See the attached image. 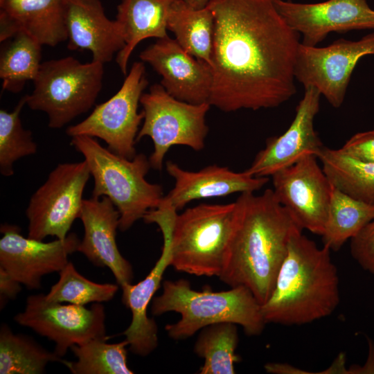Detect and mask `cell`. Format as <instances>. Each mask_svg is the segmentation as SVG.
Here are the masks:
<instances>
[{
  "instance_id": "12",
  "label": "cell",
  "mask_w": 374,
  "mask_h": 374,
  "mask_svg": "<svg viewBox=\"0 0 374 374\" xmlns=\"http://www.w3.org/2000/svg\"><path fill=\"white\" fill-rule=\"evenodd\" d=\"M19 325L29 328L55 344L54 352L62 357L73 345L105 337V312L100 303L90 308L48 301L45 294L29 296L23 312L14 317Z\"/></svg>"
},
{
  "instance_id": "32",
  "label": "cell",
  "mask_w": 374,
  "mask_h": 374,
  "mask_svg": "<svg viewBox=\"0 0 374 374\" xmlns=\"http://www.w3.org/2000/svg\"><path fill=\"white\" fill-rule=\"evenodd\" d=\"M59 275L58 281L45 294L49 301L79 305L107 302L118 290V284L98 283L87 279L77 271L71 262L66 264Z\"/></svg>"
},
{
  "instance_id": "2",
  "label": "cell",
  "mask_w": 374,
  "mask_h": 374,
  "mask_svg": "<svg viewBox=\"0 0 374 374\" xmlns=\"http://www.w3.org/2000/svg\"><path fill=\"white\" fill-rule=\"evenodd\" d=\"M244 192L225 264L219 278L231 287L248 288L262 305L274 289L292 237L303 229L273 189L260 195Z\"/></svg>"
},
{
  "instance_id": "26",
  "label": "cell",
  "mask_w": 374,
  "mask_h": 374,
  "mask_svg": "<svg viewBox=\"0 0 374 374\" xmlns=\"http://www.w3.org/2000/svg\"><path fill=\"white\" fill-rule=\"evenodd\" d=\"M374 218V204L357 200L334 188L323 233V245L339 250Z\"/></svg>"
},
{
  "instance_id": "30",
  "label": "cell",
  "mask_w": 374,
  "mask_h": 374,
  "mask_svg": "<svg viewBox=\"0 0 374 374\" xmlns=\"http://www.w3.org/2000/svg\"><path fill=\"white\" fill-rule=\"evenodd\" d=\"M203 329L194 348L195 353L204 359L199 373H235L234 364L240 360L235 353L238 344L237 325L225 322Z\"/></svg>"
},
{
  "instance_id": "5",
  "label": "cell",
  "mask_w": 374,
  "mask_h": 374,
  "mask_svg": "<svg viewBox=\"0 0 374 374\" xmlns=\"http://www.w3.org/2000/svg\"><path fill=\"white\" fill-rule=\"evenodd\" d=\"M71 145L82 154L89 168L94 181L91 197H107L118 211L121 231L128 230L158 206L163 189L145 179L151 166L144 154L127 159L84 135L71 137Z\"/></svg>"
},
{
  "instance_id": "9",
  "label": "cell",
  "mask_w": 374,
  "mask_h": 374,
  "mask_svg": "<svg viewBox=\"0 0 374 374\" xmlns=\"http://www.w3.org/2000/svg\"><path fill=\"white\" fill-rule=\"evenodd\" d=\"M148 84L143 62L132 65L120 89L107 101L97 105L81 122L67 127L68 136L84 135L103 140L113 152L132 159L144 113L138 106Z\"/></svg>"
},
{
  "instance_id": "24",
  "label": "cell",
  "mask_w": 374,
  "mask_h": 374,
  "mask_svg": "<svg viewBox=\"0 0 374 374\" xmlns=\"http://www.w3.org/2000/svg\"><path fill=\"white\" fill-rule=\"evenodd\" d=\"M167 28L187 53L212 66L215 19L208 6L197 9L184 0H174Z\"/></svg>"
},
{
  "instance_id": "1",
  "label": "cell",
  "mask_w": 374,
  "mask_h": 374,
  "mask_svg": "<svg viewBox=\"0 0 374 374\" xmlns=\"http://www.w3.org/2000/svg\"><path fill=\"white\" fill-rule=\"evenodd\" d=\"M208 7L215 19L210 105L258 110L293 97L301 35L274 0H212Z\"/></svg>"
},
{
  "instance_id": "19",
  "label": "cell",
  "mask_w": 374,
  "mask_h": 374,
  "mask_svg": "<svg viewBox=\"0 0 374 374\" xmlns=\"http://www.w3.org/2000/svg\"><path fill=\"white\" fill-rule=\"evenodd\" d=\"M166 170L175 179V186L163 197L157 207L176 212L193 200L220 197L235 193L254 192L269 181L268 177H253L244 170L236 172L215 164L198 171H189L168 161Z\"/></svg>"
},
{
  "instance_id": "35",
  "label": "cell",
  "mask_w": 374,
  "mask_h": 374,
  "mask_svg": "<svg viewBox=\"0 0 374 374\" xmlns=\"http://www.w3.org/2000/svg\"><path fill=\"white\" fill-rule=\"evenodd\" d=\"M21 290V283L0 267V293L3 298L15 299Z\"/></svg>"
},
{
  "instance_id": "25",
  "label": "cell",
  "mask_w": 374,
  "mask_h": 374,
  "mask_svg": "<svg viewBox=\"0 0 374 374\" xmlns=\"http://www.w3.org/2000/svg\"><path fill=\"white\" fill-rule=\"evenodd\" d=\"M317 157L334 188L357 200L374 204V163L358 160L340 148L325 146Z\"/></svg>"
},
{
  "instance_id": "37",
  "label": "cell",
  "mask_w": 374,
  "mask_h": 374,
  "mask_svg": "<svg viewBox=\"0 0 374 374\" xmlns=\"http://www.w3.org/2000/svg\"><path fill=\"white\" fill-rule=\"evenodd\" d=\"M193 8L200 9L208 6L212 0H184Z\"/></svg>"
},
{
  "instance_id": "6",
  "label": "cell",
  "mask_w": 374,
  "mask_h": 374,
  "mask_svg": "<svg viewBox=\"0 0 374 374\" xmlns=\"http://www.w3.org/2000/svg\"><path fill=\"white\" fill-rule=\"evenodd\" d=\"M236 217V202L201 204L177 214L171 233L170 266L197 276L220 277Z\"/></svg>"
},
{
  "instance_id": "36",
  "label": "cell",
  "mask_w": 374,
  "mask_h": 374,
  "mask_svg": "<svg viewBox=\"0 0 374 374\" xmlns=\"http://www.w3.org/2000/svg\"><path fill=\"white\" fill-rule=\"evenodd\" d=\"M369 357L366 363L360 367L355 366L353 373H374V343L369 339Z\"/></svg>"
},
{
  "instance_id": "15",
  "label": "cell",
  "mask_w": 374,
  "mask_h": 374,
  "mask_svg": "<svg viewBox=\"0 0 374 374\" xmlns=\"http://www.w3.org/2000/svg\"><path fill=\"white\" fill-rule=\"evenodd\" d=\"M278 12L301 36V44L315 46L332 32L374 30V10L366 0H327L298 3L274 0Z\"/></svg>"
},
{
  "instance_id": "14",
  "label": "cell",
  "mask_w": 374,
  "mask_h": 374,
  "mask_svg": "<svg viewBox=\"0 0 374 374\" xmlns=\"http://www.w3.org/2000/svg\"><path fill=\"white\" fill-rule=\"evenodd\" d=\"M1 233L0 267L29 290L39 289L44 276L59 273L80 241L71 233L63 240L44 242L24 237L19 226L8 224L1 225Z\"/></svg>"
},
{
  "instance_id": "27",
  "label": "cell",
  "mask_w": 374,
  "mask_h": 374,
  "mask_svg": "<svg viewBox=\"0 0 374 374\" xmlns=\"http://www.w3.org/2000/svg\"><path fill=\"white\" fill-rule=\"evenodd\" d=\"M0 55V78L3 90L19 93L37 77L42 62V45L26 33L8 39Z\"/></svg>"
},
{
  "instance_id": "22",
  "label": "cell",
  "mask_w": 374,
  "mask_h": 374,
  "mask_svg": "<svg viewBox=\"0 0 374 374\" xmlns=\"http://www.w3.org/2000/svg\"><path fill=\"white\" fill-rule=\"evenodd\" d=\"M26 33L42 46L67 40L64 0H4L0 3V42Z\"/></svg>"
},
{
  "instance_id": "21",
  "label": "cell",
  "mask_w": 374,
  "mask_h": 374,
  "mask_svg": "<svg viewBox=\"0 0 374 374\" xmlns=\"http://www.w3.org/2000/svg\"><path fill=\"white\" fill-rule=\"evenodd\" d=\"M64 14L69 49L87 50L92 61L105 64L124 48L121 29L100 0H64Z\"/></svg>"
},
{
  "instance_id": "3",
  "label": "cell",
  "mask_w": 374,
  "mask_h": 374,
  "mask_svg": "<svg viewBox=\"0 0 374 374\" xmlns=\"http://www.w3.org/2000/svg\"><path fill=\"white\" fill-rule=\"evenodd\" d=\"M330 249L297 232L291 238L269 299L266 323L303 325L330 316L340 301L339 278Z\"/></svg>"
},
{
  "instance_id": "23",
  "label": "cell",
  "mask_w": 374,
  "mask_h": 374,
  "mask_svg": "<svg viewBox=\"0 0 374 374\" xmlns=\"http://www.w3.org/2000/svg\"><path fill=\"white\" fill-rule=\"evenodd\" d=\"M174 0H121L116 21L125 40L124 48L116 55L121 72L127 74L130 57L143 40L168 36L169 10Z\"/></svg>"
},
{
  "instance_id": "4",
  "label": "cell",
  "mask_w": 374,
  "mask_h": 374,
  "mask_svg": "<svg viewBox=\"0 0 374 374\" xmlns=\"http://www.w3.org/2000/svg\"><path fill=\"white\" fill-rule=\"evenodd\" d=\"M168 312L181 314L175 323L166 326L168 336L175 340L187 339L198 330L220 323L242 326L247 335H260L267 323L262 305L244 286L213 292L209 286L195 291L184 279L165 280L161 295L151 302V313L159 316Z\"/></svg>"
},
{
  "instance_id": "13",
  "label": "cell",
  "mask_w": 374,
  "mask_h": 374,
  "mask_svg": "<svg viewBox=\"0 0 374 374\" xmlns=\"http://www.w3.org/2000/svg\"><path fill=\"white\" fill-rule=\"evenodd\" d=\"M271 177L275 196L300 227L321 236L334 187L317 157L306 155Z\"/></svg>"
},
{
  "instance_id": "8",
  "label": "cell",
  "mask_w": 374,
  "mask_h": 374,
  "mask_svg": "<svg viewBox=\"0 0 374 374\" xmlns=\"http://www.w3.org/2000/svg\"><path fill=\"white\" fill-rule=\"evenodd\" d=\"M144 113L143 123L136 142L149 136L154 151L149 160L152 168L161 170L164 157L175 145L190 147L195 151L204 148L208 132L206 115L209 103L192 104L170 96L161 84L150 87L140 99Z\"/></svg>"
},
{
  "instance_id": "38",
  "label": "cell",
  "mask_w": 374,
  "mask_h": 374,
  "mask_svg": "<svg viewBox=\"0 0 374 374\" xmlns=\"http://www.w3.org/2000/svg\"><path fill=\"white\" fill-rule=\"evenodd\" d=\"M4 0H0V3H2Z\"/></svg>"
},
{
  "instance_id": "11",
  "label": "cell",
  "mask_w": 374,
  "mask_h": 374,
  "mask_svg": "<svg viewBox=\"0 0 374 374\" xmlns=\"http://www.w3.org/2000/svg\"><path fill=\"white\" fill-rule=\"evenodd\" d=\"M374 55V32L353 41L341 38L324 47L299 44L294 77L314 87L335 108L344 103L352 73L364 56Z\"/></svg>"
},
{
  "instance_id": "29",
  "label": "cell",
  "mask_w": 374,
  "mask_h": 374,
  "mask_svg": "<svg viewBox=\"0 0 374 374\" xmlns=\"http://www.w3.org/2000/svg\"><path fill=\"white\" fill-rule=\"evenodd\" d=\"M107 337H98L71 349L75 362L64 363L73 374H132L127 364L125 339L115 344L107 343Z\"/></svg>"
},
{
  "instance_id": "16",
  "label": "cell",
  "mask_w": 374,
  "mask_h": 374,
  "mask_svg": "<svg viewBox=\"0 0 374 374\" xmlns=\"http://www.w3.org/2000/svg\"><path fill=\"white\" fill-rule=\"evenodd\" d=\"M321 96L314 87L305 88L287 130L280 136L267 139L265 147L257 153L251 166L244 170L247 174L268 177L306 155H317L323 146L314 127Z\"/></svg>"
},
{
  "instance_id": "7",
  "label": "cell",
  "mask_w": 374,
  "mask_h": 374,
  "mask_svg": "<svg viewBox=\"0 0 374 374\" xmlns=\"http://www.w3.org/2000/svg\"><path fill=\"white\" fill-rule=\"evenodd\" d=\"M104 64L82 63L68 56L42 63L26 105L48 116L49 127L60 129L94 105L103 87Z\"/></svg>"
},
{
  "instance_id": "28",
  "label": "cell",
  "mask_w": 374,
  "mask_h": 374,
  "mask_svg": "<svg viewBox=\"0 0 374 374\" xmlns=\"http://www.w3.org/2000/svg\"><path fill=\"white\" fill-rule=\"evenodd\" d=\"M65 359L51 353L31 338L15 334L3 324L0 330V373L40 374L49 362Z\"/></svg>"
},
{
  "instance_id": "20",
  "label": "cell",
  "mask_w": 374,
  "mask_h": 374,
  "mask_svg": "<svg viewBox=\"0 0 374 374\" xmlns=\"http://www.w3.org/2000/svg\"><path fill=\"white\" fill-rule=\"evenodd\" d=\"M157 224L163 237V246L160 258L150 273L135 285H122V301L132 312V321L123 332L128 341L129 349L135 355L147 356L158 346V328L154 319L148 317V307L159 288L163 275L171 263V233L173 220H159Z\"/></svg>"
},
{
  "instance_id": "33",
  "label": "cell",
  "mask_w": 374,
  "mask_h": 374,
  "mask_svg": "<svg viewBox=\"0 0 374 374\" xmlns=\"http://www.w3.org/2000/svg\"><path fill=\"white\" fill-rule=\"evenodd\" d=\"M350 253L363 269L374 275V218L350 239Z\"/></svg>"
},
{
  "instance_id": "34",
  "label": "cell",
  "mask_w": 374,
  "mask_h": 374,
  "mask_svg": "<svg viewBox=\"0 0 374 374\" xmlns=\"http://www.w3.org/2000/svg\"><path fill=\"white\" fill-rule=\"evenodd\" d=\"M340 149L358 160L374 163V130L354 134Z\"/></svg>"
},
{
  "instance_id": "18",
  "label": "cell",
  "mask_w": 374,
  "mask_h": 374,
  "mask_svg": "<svg viewBox=\"0 0 374 374\" xmlns=\"http://www.w3.org/2000/svg\"><path fill=\"white\" fill-rule=\"evenodd\" d=\"M78 218L83 224L84 236L77 251L95 266L109 268L121 287L132 283V265L116 244L120 213L112 202L105 196L84 199Z\"/></svg>"
},
{
  "instance_id": "10",
  "label": "cell",
  "mask_w": 374,
  "mask_h": 374,
  "mask_svg": "<svg viewBox=\"0 0 374 374\" xmlns=\"http://www.w3.org/2000/svg\"><path fill=\"white\" fill-rule=\"evenodd\" d=\"M90 176L84 160L58 164L30 199L26 210L28 237L38 240L47 236L66 238L79 217Z\"/></svg>"
},
{
  "instance_id": "17",
  "label": "cell",
  "mask_w": 374,
  "mask_h": 374,
  "mask_svg": "<svg viewBox=\"0 0 374 374\" xmlns=\"http://www.w3.org/2000/svg\"><path fill=\"white\" fill-rule=\"evenodd\" d=\"M139 57L161 76V84L170 96L192 104L209 103L211 66L187 53L175 39L168 35L157 39Z\"/></svg>"
},
{
  "instance_id": "31",
  "label": "cell",
  "mask_w": 374,
  "mask_h": 374,
  "mask_svg": "<svg viewBox=\"0 0 374 374\" xmlns=\"http://www.w3.org/2000/svg\"><path fill=\"white\" fill-rule=\"evenodd\" d=\"M25 105L26 95L12 112L0 110V172L5 177L14 175L15 161L37 152V145L33 141L32 132L23 127L20 118Z\"/></svg>"
}]
</instances>
